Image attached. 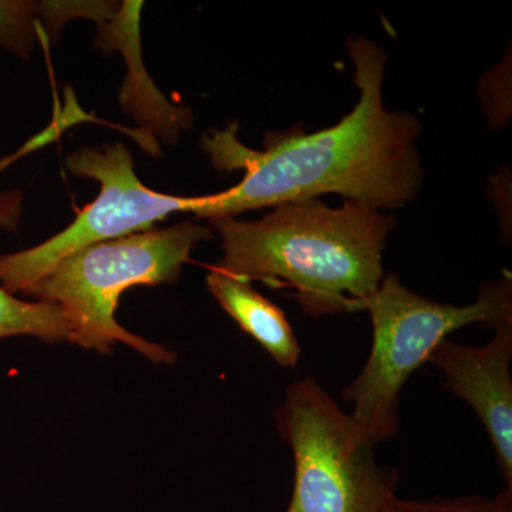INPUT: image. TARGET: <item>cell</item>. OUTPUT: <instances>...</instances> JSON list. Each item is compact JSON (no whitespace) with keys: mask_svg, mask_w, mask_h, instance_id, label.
<instances>
[{"mask_svg":"<svg viewBox=\"0 0 512 512\" xmlns=\"http://www.w3.org/2000/svg\"><path fill=\"white\" fill-rule=\"evenodd\" d=\"M360 97L336 126L308 134H266L264 150L237 137V124L202 137L201 147L220 171H244L241 183L204 195L198 218L232 217L285 202L339 194L375 210H396L412 201L423 184L417 140L420 121L389 111L383 101L387 57L366 37H350Z\"/></svg>","mask_w":512,"mask_h":512,"instance_id":"6da1fadb","label":"cell"},{"mask_svg":"<svg viewBox=\"0 0 512 512\" xmlns=\"http://www.w3.org/2000/svg\"><path fill=\"white\" fill-rule=\"evenodd\" d=\"M222 239L214 268L245 281L285 282L313 318L359 311L384 279L383 251L396 220L345 201L285 202L258 221L210 220Z\"/></svg>","mask_w":512,"mask_h":512,"instance_id":"7a4b0ae2","label":"cell"},{"mask_svg":"<svg viewBox=\"0 0 512 512\" xmlns=\"http://www.w3.org/2000/svg\"><path fill=\"white\" fill-rule=\"evenodd\" d=\"M211 238L210 228L185 221L101 242L67 256L23 293L59 306L70 342L84 349L109 353L114 343H124L151 362L171 365L174 352L117 322L120 298L133 286L177 282L195 245Z\"/></svg>","mask_w":512,"mask_h":512,"instance_id":"3957f363","label":"cell"},{"mask_svg":"<svg viewBox=\"0 0 512 512\" xmlns=\"http://www.w3.org/2000/svg\"><path fill=\"white\" fill-rule=\"evenodd\" d=\"M359 311L369 312L372 320V349L342 399L355 404L350 419L377 446L396 436L404 384L450 333L474 323L494 329L512 323L511 275L505 272L485 284L477 301L467 306L423 298L389 275L359 303Z\"/></svg>","mask_w":512,"mask_h":512,"instance_id":"277c9868","label":"cell"},{"mask_svg":"<svg viewBox=\"0 0 512 512\" xmlns=\"http://www.w3.org/2000/svg\"><path fill=\"white\" fill-rule=\"evenodd\" d=\"M276 429L295 461L285 512H383L396 495V473L379 466L375 444L315 379L288 387Z\"/></svg>","mask_w":512,"mask_h":512,"instance_id":"5b68a950","label":"cell"},{"mask_svg":"<svg viewBox=\"0 0 512 512\" xmlns=\"http://www.w3.org/2000/svg\"><path fill=\"white\" fill-rule=\"evenodd\" d=\"M66 165L74 177L99 181V197L55 237L26 251L0 256V285L13 295L25 292L74 252L150 231L156 222L177 212L194 214L204 197L151 190L137 177L133 157L123 143L79 148L67 157Z\"/></svg>","mask_w":512,"mask_h":512,"instance_id":"8992f818","label":"cell"},{"mask_svg":"<svg viewBox=\"0 0 512 512\" xmlns=\"http://www.w3.org/2000/svg\"><path fill=\"white\" fill-rule=\"evenodd\" d=\"M512 323L498 326L478 348L443 340L429 357L450 392L470 404L493 444L498 468L512 488Z\"/></svg>","mask_w":512,"mask_h":512,"instance_id":"52a82bcc","label":"cell"},{"mask_svg":"<svg viewBox=\"0 0 512 512\" xmlns=\"http://www.w3.org/2000/svg\"><path fill=\"white\" fill-rule=\"evenodd\" d=\"M92 19L99 26L97 47L110 53L120 50L127 64V79L120 100L153 133L174 144L181 130L192 126L191 110L173 106L147 76L141 59L140 13L143 2H99ZM150 131V133H151Z\"/></svg>","mask_w":512,"mask_h":512,"instance_id":"ba28073f","label":"cell"},{"mask_svg":"<svg viewBox=\"0 0 512 512\" xmlns=\"http://www.w3.org/2000/svg\"><path fill=\"white\" fill-rule=\"evenodd\" d=\"M207 286L221 308L279 366L298 365L301 346L291 323L279 306L255 291L252 282L235 278L212 266L210 274L207 275Z\"/></svg>","mask_w":512,"mask_h":512,"instance_id":"9c48e42d","label":"cell"},{"mask_svg":"<svg viewBox=\"0 0 512 512\" xmlns=\"http://www.w3.org/2000/svg\"><path fill=\"white\" fill-rule=\"evenodd\" d=\"M13 336H35L47 343L70 342L69 323L55 303L20 301L0 285V340Z\"/></svg>","mask_w":512,"mask_h":512,"instance_id":"30bf717a","label":"cell"},{"mask_svg":"<svg viewBox=\"0 0 512 512\" xmlns=\"http://www.w3.org/2000/svg\"><path fill=\"white\" fill-rule=\"evenodd\" d=\"M37 3L0 0V47L28 59L40 30Z\"/></svg>","mask_w":512,"mask_h":512,"instance_id":"8fae6325","label":"cell"},{"mask_svg":"<svg viewBox=\"0 0 512 512\" xmlns=\"http://www.w3.org/2000/svg\"><path fill=\"white\" fill-rule=\"evenodd\" d=\"M383 512H512V488L505 487L493 498L483 495L434 497L430 500H403L394 495Z\"/></svg>","mask_w":512,"mask_h":512,"instance_id":"7c38bea8","label":"cell"},{"mask_svg":"<svg viewBox=\"0 0 512 512\" xmlns=\"http://www.w3.org/2000/svg\"><path fill=\"white\" fill-rule=\"evenodd\" d=\"M70 126H72V123H70L69 119H66L63 114L56 113L55 119H53L52 124L46 130L30 138L28 143L20 147L16 153L0 158V173L6 170L9 165L18 161L19 158L57 140L60 134ZM20 210H22V194L19 191H10L8 194L0 197V228L15 229L16 225H18Z\"/></svg>","mask_w":512,"mask_h":512,"instance_id":"4fadbf2b","label":"cell"}]
</instances>
